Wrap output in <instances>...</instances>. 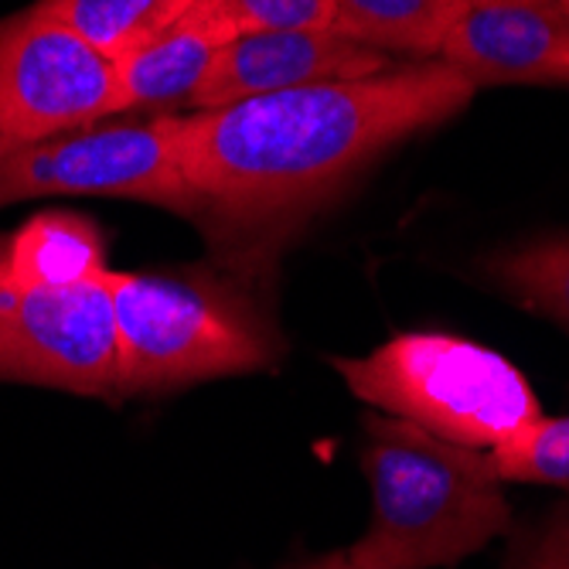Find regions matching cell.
<instances>
[{
    "label": "cell",
    "instance_id": "6da1fadb",
    "mask_svg": "<svg viewBox=\"0 0 569 569\" xmlns=\"http://www.w3.org/2000/svg\"><path fill=\"white\" fill-rule=\"evenodd\" d=\"M475 92L437 59L194 110L181 117L194 222L212 236L222 263L260 270L382 150L450 120Z\"/></svg>",
    "mask_w": 569,
    "mask_h": 569
},
{
    "label": "cell",
    "instance_id": "7a4b0ae2",
    "mask_svg": "<svg viewBox=\"0 0 569 569\" xmlns=\"http://www.w3.org/2000/svg\"><path fill=\"white\" fill-rule=\"evenodd\" d=\"M366 437L372 519L345 549L351 569L453 566L508 532L511 511L488 450L396 417L366 420Z\"/></svg>",
    "mask_w": 569,
    "mask_h": 569
},
{
    "label": "cell",
    "instance_id": "3957f363",
    "mask_svg": "<svg viewBox=\"0 0 569 569\" xmlns=\"http://www.w3.org/2000/svg\"><path fill=\"white\" fill-rule=\"evenodd\" d=\"M117 328V399L260 372L280 351L242 283L219 273H107Z\"/></svg>",
    "mask_w": 569,
    "mask_h": 569
},
{
    "label": "cell",
    "instance_id": "277c9868",
    "mask_svg": "<svg viewBox=\"0 0 569 569\" xmlns=\"http://www.w3.org/2000/svg\"><path fill=\"white\" fill-rule=\"evenodd\" d=\"M351 396L450 443L495 450L542 420L529 379L468 338L399 335L366 358H335Z\"/></svg>",
    "mask_w": 569,
    "mask_h": 569
},
{
    "label": "cell",
    "instance_id": "5b68a950",
    "mask_svg": "<svg viewBox=\"0 0 569 569\" xmlns=\"http://www.w3.org/2000/svg\"><path fill=\"white\" fill-rule=\"evenodd\" d=\"M34 198H130L194 219L181 117L96 123L44 140H0V209Z\"/></svg>",
    "mask_w": 569,
    "mask_h": 569
},
{
    "label": "cell",
    "instance_id": "8992f818",
    "mask_svg": "<svg viewBox=\"0 0 569 569\" xmlns=\"http://www.w3.org/2000/svg\"><path fill=\"white\" fill-rule=\"evenodd\" d=\"M123 113L117 59L38 4L0 21V140H44Z\"/></svg>",
    "mask_w": 569,
    "mask_h": 569
},
{
    "label": "cell",
    "instance_id": "52a82bcc",
    "mask_svg": "<svg viewBox=\"0 0 569 569\" xmlns=\"http://www.w3.org/2000/svg\"><path fill=\"white\" fill-rule=\"evenodd\" d=\"M107 273L82 287L51 290L18 283L0 267V379L117 399Z\"/></svg>",
    "mask_w": 569,
    "mask_h": 569
},
{
    "label": "cell",
    "instance_id": "ba28073f",
    "mask_svg": "<svg viewBox=\"0 0 569 569\" xmlns=\"http://www.w3.org/2000/svg\"><path fill=\"white\" fill-rule=\"evenodd\" d=\"M392 66L399 62L331 28L239 34L222 44L191 107L216 110V107H229V102L252 99V96L379 76Z\"/></svg>",
    "mask_w": 569,
    "mask_h": 569
},
{
    "label": "cell",
    "instance_id": "9c48e42d",
    "mask_svg": "<svg viewBox=\"0 0 569 569\" xmlns=\"http://www.w3.org/2000/svg\"><path fill=\"white\" fill-rule=\"evenodd\" d=\"M440 62L475 89L501 82L569 86V18L559 4L463 11Z\"/></svg>",
    "mask_w": 569,
    "mask_h": 569
},
{
    "label": "cell",
    "instance_id": "30bf717a",
    "mask_svg": "<svg viewBox=\"0 0 569 569\" xmlns=\"http://www.w3.org/2000/svg\"><path fill=\"white\" fill-rule=\"evenodd\" d=\"M226 41L232 38L191 8L178 24L117 59L123 113L161 110L174 102L191 107Z\"/></svg>",
    "mask_w": 569,
    "mask_h": 569
},
{
    "label": "cell",
    "instance_id": "8fae6325",
    "mask_svg": "<svg viewBox=\"0 0 569 569\" xmlns=\"http://www.w3.org/2000/svg\"><path fill=\"white\" fill-rule=\"evenodd\" d=\"M0 267L18 283L69 290L107 273V239L76 212H41L0 239Z\"/></svg>",
    "mask_w": 569,
    "mask_h": 569
},
{
    "label": "cell",
    "instance_id": "7c38bea8",
    "mask_svg": "<svg viewBox=\"0 0 569 569\" xmlns=\"http://www.w3.org/2000/svg\"><path fill=\"white\" fill-rule=\"evenodd\" d=\"M335 31L402 62H437L463 18L460 0H331Z\"/></svg>",
    "mask_w": 569,
    "mask_h": 569
},
{
    "label": "cell",
    "instance_id": "4fadbf2b",
    "mask_svg": "<svg viewBox=\"0 0 569 569\" xmlns=\"http://www.w3.org/2000/svg\"><path fill=\"white\" fill-rule=\"evenodd\" d=\"M38 8L79 31L110 59H123L178 24L194 0H38Z\"/></svg>",
    "mask_w": 569,
    "mask_h": 569
},
{
    "label": "cell",
    "instance_id": "5bb4252c",
    "mask_svg": "<svg viewBox=\"0 0 569 569\" xmlns=\"http://www.w3.org/2000/svg\"><path fill=\"white\" fill-rule=\"evenodd\" d=\"M491 277L526 307L569 325V239L501 256L491 263Z\"/></svg>",
    "mask_w": 569,
    "mask_h": 569
},
{
    "label": "cell",
    "instance_id": "9a60e30c",
    "mask_svg": "<svg viewBox=\"0 0 569 569\" xmlns=\"http://www.w3.org/2000/svg\"><path fill=\"white\" fill-rule=\"evenodd\" d=\"M501 481L569 491V417H542L526 433L488 450Z\"/></svg>",
    "mask_w": 569,
    "mask_h": 569
},
{
    "label": "cell",
    "instance_id": "2e32d148",
    "mask_svg": "<svg viewBox=\"0 0 569 569\" xmlns=\"http://www.w3.org/2000/svg\"><path fill=\"white\" fill-rule=\"evenodd\" d=\"M194 11L229 38L260 31H335L331 0H194Z\"/></svg>",
    "mask_w": 569,
    "mask_h": 569
},
{
    "label": "cell",
    "instance_id": "e0dca14e",
    "mask_svg": "<svg viewBox=\"0 0 569 569\" xmlns=\"http://www.w3.org/2000/svg\"><path fill=\"white\" fill-rule=\"evenodd\" d=\"M522 569H569V511L539 536L536 549L522 562Z\"/></svg>",
    "mask_w": 569,
    "mask_h": 569
},
{
    "label": "cell",
    "instance_id": "ac0fdd59",
    "mask_svg": "<svg viewBox=\"0 0 569 569\" xmlns=\"http://www.w3.org/2000/svg\"><path fill=\"white\" fill-rule=\"evenodd\" d=\"M468 11H481V8H549L559 4V0H460Z\"/></svg>",
    "mask_w": 569,
    "mask_h": 569
},
{
    "label": "cell",
    "instance_id": "d6986e66",
    "mask_svg": "<svg viewBox=\"0 0 569 569\" xmlns=\"http://www.w3.org/2000/svg\"><path fill=\"white\" fill-rule=\"evenodd\" d=\"M290 569H351V566H348L345 549H335V552H325V556H310L303 562H293Z\"/></svg>",
    "mask_w": 569,
    "mask_h": 569
},
{
    "label": "cell",
    "instance_id": "ffe728a7",
    "mask_svg": "<svg viewBox=\"0 0 569 569\" xmlns=\"http://www.w3.org/2000/svg\"><path fill=\"white\" fill-rule=\"evenodd\" d=\"M559 8H562V14L569 18V0H559Z\"/></svg>",
    "mask_w": 569,
    "mask_h": 569
}]
</instances>
